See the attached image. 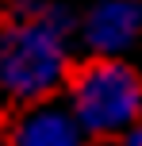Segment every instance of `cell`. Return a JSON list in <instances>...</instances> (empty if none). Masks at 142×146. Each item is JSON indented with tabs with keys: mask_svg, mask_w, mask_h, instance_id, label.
I'll list each match as a JSON object with an SVG mask.
<instances>
[{
	"mask_svg": "<svg viewBox=\"0 0 142 146\" xmlns=\"http://www.w3.org/2000/svg\"><path fill=\"white\" fill-rule=\"evenodd\" d=\"M123 146H142V123H135L127 135H123Z\"/></svg>",
	"mask_w": 142,
	"mask_h": 146,
	"instance_id": "obj_5",
	"label": "cell"
},
{
	"mask_svg": "<svg viewBox=\"0 0 142 146\" xmlns=\"http://www.w3.org/2000/svg\"><path fill=\"white\" fill-rule=\"evenodd\" d=\"M69 15L54 0H19L0 27V96L12 104H46L69 85Z\"/></svg>",
	"mask_w": 142,
	"mask_h": 146,
	"instance_id": "obj_1",
	"label": "cell"
},
{
	"mask_svg": "<svg viewBox=\"0 0 142 146\" xmlns=\"http://www.w3.org/2000/svg\"><path fill=\"white\" fill-rule=\"evenodd\" d=\"M69 111L85 139H115L142 123V81L119 58H92L69 73Z\"/></svg>",
	"mask_w": 142,
	"mask_h": 146,
	"instance_id": "obj_2",
	"label": "cell"
},
{
	"mask_svg": "<svg viewBox=\"0 0 142 146\" xmlns=\"http://www.w3.org/2000/svg\"><path fill=\"white\" fill-rule=\"evenodd\" d=\"M8 146H85V131L61 104H31L12 127Z\"/></svg>",
	"mask_w": 142,
	"mask_h": 146,
	"instance_id": "obj_4",
	"label": "cell"
},
{
	"mask_svg": "<svg viewBox=\"0 0 142 146\" xmlns=\"http://www.w3.org/2000/svg\"><path fill=\"white\" fill-rule=\"evenodd\" d=\"M142 35L138 0H96L81 19V38L96 58H115Z\"/></svg>",
	"mask_w": 142,
	"mask_h": 146,
	"instance_id": "obj_3",
	"label": "cell"
}]
</instances>
